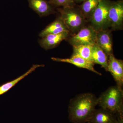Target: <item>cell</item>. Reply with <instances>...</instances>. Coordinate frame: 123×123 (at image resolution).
I'll use <instances>...</instances> for the list:
<instances>
[{
  "instance_id": "obj_16",
  "label": "cell",
  "mask_w": 123,
  "mask_h": 123,
  "mask_svg": "<svg viewBox=\"0 0 123 123\" xmlns=\"http://www.w3.org/2000/svg\"><path fill=\"white\" fill-rule=\"evenodd\" d=\"M101 0H85L79 6L82 13L86 19L89 20Z\"/></svg>"
},
{
  "instance_id": "obj_19",
  "label": "cell",
  "mask_w": 123,
  "mask_h": 123,
  "mask_svg": "<svg viewBox=\"0 0 123 123\" xmlns=\"http://www.w3.org/2000/svg\"><path fill=\"white\" fill-rule=\"evenodd\" d=\"M115 123H123V116L117 117V119Z\"/></svg>"
},
{
  "instance_id": "obj_11",
  "label": "cell",
  "mask_w": 123,
  "mask_h": 123,
  "mask_svg": "<svg viewBox=\"0 0 123 123\" xmlns=\"http://www.w3.org/2000/svg\"><path fill=\"white\" fill-rule=\"evenodd\" d=\"M29 7L40 17H46L56 12L55 8L46 0H27Z\"/></svg>"
},
{
  "instance_id": "obj_10",
  "label": "cell",
  "mask_w": 123,
  "mask_h": 123,
  "mask_svg": "<svg viewBox=\"0 0 123 123\" xmlns=\"http://www.w3.org/2000/svg\"><path fill=\"white\" fill-rule=\"evenodd\" d=\"M51 59L54 61L71 64L78 68L86 69L98 75H102L101 73L98 72L95 69L94 64L93 62L77 56L72 55L70 58L64 59L52 57Z\"/></svg>"
},
{
  "instance_id": "obj_22",
  "label": "cell",
  "mask_w": 123,
  "mask_h": 123,
  "mask_svg": "<svg viewBox=\"0 0 123 123\" xmlns=\"http://www.w3.org/2000/svg\"></svg>"
},
{
  "instance_id": "obj_9",
  "label": "cell",
  "mask_w": 123,
  "mask_h": 123,
  "mask_svg": "<svg viewBox=\"0 0 123 123\" xmlns=\"http://www.w3.org/2000/svg\"><path fill=\"white\" fill-rule=\"evenodd\" d=\"M70 33L65 31L56 34H49L39 40L40 46L45 50H48L55 48L61 42L69 37Z\"/></svg>"
},
{
  "instance_id": "obj_6",
  "label": "cell",
  "mask_w": 123,
  "mask_h": 123,
  "mask_svg": "<svg viewBox=\"0 0 123 123\" xmlns=\"http://www.w3.org/2000/svg\"><path fill=\"white\" fill-rule=\"evenodd\" d=\"M123 0L111 1L108 12V28L111 31L123 30Z\"/></svg>"
},
{
  "instance_id": "obj_13",
  "label": "cell",
  "mask_w": 123,
  "mask_h": 123,
  "mask_svg": "<svg viewBox=\"0 0 123 123\" xmlns=\"http://www.w3.org/2000/svg\"><path fill=\"white\" fill-rule=\"evenodd\" d=\"M65 31L69 32L63 22L58 15L56 19L42 30L39 36L42 38L48 35L56 34Z\"/></svg>"
},
{
  "instance_id": "obj_4",
  "label": "cell",
  "mask_w": 123,
  "mask_h": 123,
  "mask_svg": "<svg viewBox=\"0 0 123 123\" xmlns=\"http://www.w3.org/2000/svg\"><path fill=\"white\" fill-rule=\"evenodd\" d=\"M110 0H101L89 21L97 31L108 29V15L111 4Z\"/></svg>"
},
{
  "instance_id": "obj_2",
  "label": "cell",
  "mask_w": 123,
  "mask_h": 123,
  "mask_svg": "<svg viewBox=\"0 0 123 123\" xmlns=\"http://www.w3.org/2000/svg\"><path fill=\"white\" fill-rule=\"evenodd\" d=\"M98 98V104L118 117L123 116V91L117 85L110 87Z\"/></svg>"
},
{
  "instance_id": "obj_1",
  "label": "cell",
  "mask_w": 123,
  "mask_h": 123,
  "mask_svg": "<svg viewBox=\"0 0 123 123\" xmlns=\"http://www.w3.org/2000/svg\"><path fill=\"white\" fill-rule=\"evenodd\" d=\"M98 105V98L92 93L77 96L70 101L68 107L69 119L73 123H88Z\"/></svg>"
},
{
  "instance_id": "obj_14",
  "label": "cell",
  "mask_w": 123,
  "mask_h": 123,
  "mask_svg": "<svg viewBox=\"0 0 123 123\" xmlns=\"http://www.w3.org/2000/svg\"><path fill=\"white\" fill-rule=\"evenodd\" d=\"M91 57L94 64L100 65L106 71L108 56L96 43L93 45Z\"/></svg>"
},
{
  "instance_id": "obj_12",
  "label": "cell",
  "mask_w": 123,
  "mask_h": 123,
  "mask_svg": "<svg viewBox=\"0 0 123 123\" xmlns=\"http://www.w3.org/2000/svg\"><path fill=\"white\" fill-rule=\"evenodd\" d=\"M117 117L113 113L101 108L95 110L88 123H115Z\"/></svg>"
},
{
  "instance_id": "obj_7",
  "label": "cell",
  "mask_w": 123,
  "mask_h": 123,
  "mask_svg": "<svg viewBox=\"0 0 123 123\" xmlns=\"http://www.w3.org/2000/svg\"><path fill=\"white\" fill-rule=\"evenodd\" d=\"M112 75L117 85L122 88L123 85V61L116 58L113 54L108 56L107 69Z\"/></svg>"
},
{
  "instance_id": "obj_21",
  "label": "cell",
  "mask_w": 123,
  "mask_h": 123,
  "mask_svg": "<svg viewBox=\"0 0 123 123\" xmlns=\"http://www.w3.org/2000/svg\"></svg>"
},
{
  "instance_id": "obj_17",
  "label": "cell",
  "mask_w": 123,
  "mask_h": 123,
  "mask_svg": "<svg viewBox=\"0 0 123 123\" xmlns=\"http://www.w3.org/2000/svg\"><path fill=\"white\" fill-rule=\"evenodd\" d=\"M93 45L73 46V53L72 55L77 56L93 62L91 57Z\"/></svg>"
},
{
  "instance_id": "obj_8",
  "label": "cell",
  "mask_w": 123,
  "mask_h": 123,
  "mask_svg": "<svg viewBox=\"0 0 123 123\" xmlns=\"http://www.w3.org/2000/svg\"><path fill=\"white\" fill-rule=\"evenodd\" d=\"M96 44L101 48L108 56L113 54L111 31L106 29L97 31Z\"/></svg>"
},
{
  "instance_id": "obj_15",
  "label": "cell",
  "mask_w": 123,
  "mask_h": 123,
  "mask_svg": "<svg viewBox=\"0 0 123 123\" xmlns=\"http://www.w3.org/2000/svg\"><path fill=\"white\" fill-rule=\"evenodd\" d=\"M44 65H33L32 67L23 75L10 81L7 82L0 86V96L8 92L15 85L20 81L29 74L34 71L36 68L39 67H44Z\"/></svg>"
},
{
  "instance_id": "obj_20",
  "label": "cell",
  "mask_w": 123,
  "mask_h": 123,
  "mask_svg": "<svg viewBox=\"0 0 123 123\" xmlns=\"http://www.w3.org/2000/svg\"><path fill=\"white\" fill-rule=\"evenodd\" d=\"M85 0H74L75 3H79L83 2Z\"/></svg>"
},
{
  "instance_id": "obj_18",
  "label": "cell",
  "mask_w": 123,
  "mask_h": 123,
  "mask_svg": "<svg viewBox=\"0 0 123 123\" xmlns=\"http://www.w3.org/2000/svg\"><path fill=\"white\" fill-rule=\"evenodd\" d=\"M49 2L55 8L72 7L76 5L74 0H49Z\"/></svg>"
},
{
  "instance_id": "obj_5",
  "label": "cell",
  "mask_w": 123,
  "mask_h": 123,
  "mask_svg": "<svg viewBox=\"0 0 123 123\" xmlns=\"http://www.w3.org/2000/svg\"><path fill=\"white\" fill-rule=\"evenodd\" d=\"M97 31L90 25L85 26L68 40L73 46L93 45L96 43Z\"/></svg>"
},
{
  "instance_id": "obj_3",
  "label": "cell",
  "mask_w": 123,
  "mask_h": 123,
  "mask_svg": "<svg viewBox=\"0 0 123 123\" xmlns=\"http://www.w3.org/2000/svg\"><path fill=\"white\" fill-rule=\"evenodd\" d=\"M58 15L73 35L85 26L86 19L84 17L79 6L56 8Z\"/></svg>"
}]
</instances>
